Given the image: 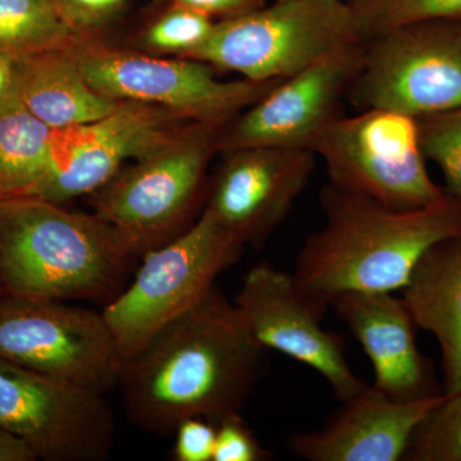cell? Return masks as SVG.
I'll use <instances>...</instances> for the list:
<instances>
[{
	"mask_svg": "<svg viewBox=\"0 0 461 461\" xmlns=\"http://www.w3.org/2000/svg\"><path fill=\"white\" fill-rule=\"evenodd\" d=\"M268 353L214 285L121 364L117 388L135 426L168 436L186 418L215 424L241 411L266 373Z\"/></svg>",
	"mask_w": 461,
	"mask_h": 461,
	"instance_id": "cell-1",
	"label": "cell"
},
{
	"mask_svg": "<svg viewBox=\"0 0 461 461\" xmlns=\"http://www.w3.org/2000/svg\"><path fill=\"white\" fill-rule=\"evenodd\" d=\"M324 223L305 240L296 286L321 308L348 293L402 290L421 257L461 233V199L446 194L432 204L397 211L329 184L321 191Z\"/></svg>",
	"mask_w": 461,
	"mask_h": 461,
	"instance_id": "cell-2",
	"label": "cell"
},
{
	"mask_svg": "<svg viewBox=\"0 0 461 461\" xmlns=\"http://www.w3.org/2000/svg\"><path fill=\"white\" fill-rule=\"evenodd\" d=\"M138 258L96 213H74L33 196L0 200L2 293L108 304Z\"/></svg>",
	"mask_w": 461,
	"mask_h": 461,
	"instance_id": "cell-3",
	"label": "cell"
},
{
	"mask_svg": "<svg viewBox=\"0 0 461 461\" xmlns=\"http://www.w3.org/2000/svg\"><path fill=\"white\" fill-rule=\"evenodd\" d=\"M355 44L364 42L350 2L276 0L215 23L208 39L185 58L267 83Z\"/></svg>",
	"mask_w": 461,
	"mask_h": 461,
	"instance_id": "cell-4",
	"label": "cell"
},
{
	"mask_svg": "<svg viewBox=\"0 0 461 461\" xmlns=\"http://www.w3.org/2000/svg\"><path fill=\"white\" fill-rule=\"evenodd\" d=\"M244 245L211 212L177 238L141 256L129 286L103 308L121 364L211 290L238 262Z\"/></svg>",
	"mask_w": 461,
	"mask_h": 461,
	"instance_id": "cell-5",
	"label": "cell"
},
{
	"mask_svg": "<svg viewBox=\"0 0 461 461\" xmlns=\"http://www.w3.org/2000/svg\"><path fill=\"white\" fill-rule=\"evenodd\" d=\"M221 127L193 123L96 191L95 213L144 256L177 238L204 191Z\"/></svg>",
	"mask_w": 461,
	"mask_h": 461,
	"instance_id": "cell-6",
	"label": "cell"
},
{
	"mask_svg": "<svg viewBox=\"0 0 461 461\" xmlns=\"http://www.w3.org/2000/svg\"><path fill=\"white\" fill-rule=\"evenodd\" d=\"M313 151L332 186L397 211L423 208L447 194L430 178L417 118L402 112L369 108L339 115Z\"/></svg>",
	"mask_w": 461,
	"mask_h": 461,
	"instance_id": "cell-7",
	"label": "cell"
},
{
	"mask_svg": "<svg viewBox=\"0 0 461 461\" xmlns=\"http://www.w3.org/2000/svg\"><path fill=\"white\" fill-rule=\"evenodd\" d=\"M348 100L357 111L417 120L461 108V20L411 23L366 41Z\"/></svg>",
	"mask_w": 461,
	"mask_h": 461,
	"instance_id": "cell-8",
	"label": "cell"
},
{
	"mask_svg": "<svg viewBox=\"0 0 461 461\" xmlns=\"http://www.w3.org/2000/svg\"><path fill=\"white\" fill-rule=\"evenodd\" d=\"M0 357L76 386L117 388L121 360L102 312L0 293Z\"/></svg>",
	"mask_w": 461,
	"mask_h": 461,
	"instance_id": "cell-9",
	"label": "cell"
},
{
	"mask_svg": "<svg viewBox=\"0 0 461 461\" xmlns=\"http://www.w3.org/2000/svg\"><path fill=\"white\" fill-rule=\"evenodd\" d=\"M75 57L87 83L114 102L169 109L193 122L222 127L281 80L222 81L202 60L160 59L76 44Z\"/></svg>",
	"mask_w": 461,
	"mask_h": 461,
	"instance_id": "cell-10",
	"label": "cell"
},
{
	"mask_svg": "<svg viewBox=\"0 0 461 461\" xmlns=\"http://www.w3.org/2000/svg\"><path fill=\"white\" fill-rule=\"evenodd\" d=\"M0 429L45 461H104L115 439L105 393L0 357Z\"/></svg>",
	"mask_w": 461,
	"mask_h": 461,
	"instance_id": "cell-11",
	"label": "cell"
},
{
	"mask_svg": "<svg viewBox=\"0 0 461 461\" xmlns=\"http://www.w3.org/2000/svg\"><path fill=\"white\" fill-rule=\"evenodd\" d=\"M364 44L350 45L284 78L218 131L222 153L249 148L313 151L321 133L342 115L363 62ZM314 153V151H313Z\"/></svg>",
	"mask_w": 461,
	"mask_h": 461,
	"instance_id": "cell-12",
	"label": "cell"
},
{
	"mask_svg": "<svg viewBox=\"0 0 461 461\" xmlns=\"http://www.w3.org/2000/svg\"><path fill=\"white\" fill-rule=\"evenodd\" d=\"M235 304L260 345L320 373L339 402L368 386L346 359L344 339L321 327L327 309L299 290L293 273L269 262L256 264L244 276Z\"/></svg>",
	"mask_w": 461,
	"mask_h": 461,
	"instance_id": "cell-13",
	"label": "cell"
},
{
	"mask_svg": "<svg viewBox=\"0 0 461 461\" xmlns=\"http://www.w3.org/2000/svg\"><path fill=\"white\" fill-rule=\"evenodd\" d=\"M193 123L169 109L124 102L102 120L56 131L53 167L32 196L60 205L96 193L126 160L153 153Z\"/></svg>",
	"mask_w": 461,
	"mask_h": 461,
	"instance_id": "cell-14",
	"label": "cell"
},
{
	"mask_svg": "<svg viewBox=\"0 0 461 461\" xmlns=\"http://www.w3.org/2000/svg\"><path fill=\"white\" fill-rule=\"evenodd\" d=\"M223 154L204 209L244 247L260 248L308 186L317 157L306 149L286 148L239 149Z\"/></svg>",
	"mask_w": 461,
	"mask_h": 461,
	"instance_id": "cell-15",
	"label": "cell"
},
{
	"mask_svg": "<svg viewBox=\"0 0 461 461\" xmlns=\"http://www.w3.org/2000/svg\"><path fill=\"white\" fill-rule=\"evenodd\" d=\"M446 397L442 393L399 402L366 386L321 429L291 435L288 448L308 461L403 460L415 430Z\"/></svg>",
	"mask_w": 461,
	"mask_h": 461,
	"instance_id": "cell-16",
	"label": "cell"
},
{
	"mask_svg": "<svg viewBox=\"0 0 461 461\" xmlns=\"http://www.w3.org/2000/svg\"><path fill=\"white\" fill-rule=\"evenodd\" d=\"M330 306L371 359L377 390L399 402L442 393L415 344L417 327L402 299L393 293H348Z\"/></svg>",
	"mask_w": 461,
	"mask_h": 461,
	"instance_id": "cell-17",
	"label": "cell"
},
{
	"mask_svg": "<svg viewBox=\"0 0 461 461\" xmlns=\"http://www.w3.org/2000/svg\"><path fill=\"white\" fill-rule=\"evenodd\" d=\"M402 291L415 327L441 348L445 395H461V233L427 250Z\"/></svg>",
	"mask_w": 461,
	"mask_h": 461,
	"instance_id": "cell-18",
	"label": "cell"
},
{
	"mask_svg": "<svg viewBox=\"0 0 461 461\" xmlns=\"http://www.w3.org/2000/svg\"><path fill=\"white\" fill-rule=\"evenodd\" d=\"M12 62V87L25 107L54 131L95 122L124 103L105 98L90 86L74 47Z\"/></svg>",
	"mask_w": 461,
	"mask_h": 461,
	"instance_id": "cell-19",
	"label": "cell"
},
{
	"mask_svg": "<svg viewBox=\"0 0 461 461\" xmlns=\"http://www.w3.org/2000/svg\"><path fill=\"white\" fill-rule=\"evenodd\" d=\"M54 133L11 85L0 99V200L32 196L41 187L53 167Z\"/></svg>",
	"mask_w": 461,
	"mask_h": 461,
	"instance_id": "cell-20",
	"label": "cell"
},
{
	"mask_svg": "<svg viewBox=\"0 0 461 461\" xmlns=\"http://www.w3.org/2000/svg\"><path fill=\"white\" fill-rule=\"evenodd\" d=\"M76 44L56 0H0V56L23 59Z\"/></svg>",
	"mask_w": 461,
	"mask_h": 461,
	"instance_id": "cell-21",
	"label": "cell"
},
{
	"mask_svg": "<svg viewBox=\"0 0 461 461\" xmlns=\"http://www.w3.org/2000/svg\"><path fill=\"white\" fill-rule=\"evenodd\" d=\"M350 5L364 44L397 27L461 20V0H351Z\"/></svg>",
	"mask_w": 461,
	"mask_h": 461,
	"instance_id": "cell-22",
	"label": "cell"
},
{
	"mask_svg": "<svg viewBox=\"0 0 461 461\" xmlns=\"http://www.w3.org/2000/svg\"><path fill=\"white\" fill-rule=\"evenodd\" d=\"M406 461H461V395L447 396L412 436Z\"/></svg>",
	"mask_w": 461,
	"mask_h": 461,
	"instance_id": "cell-23",
	"label": "cell"
},
{
	"mask_svg": "<svg viewBox=\"0 0 461 461\" xmlns=\"http://www.w3.org/2000/svg\"><path fill=\"white\" fill-rule=\"evenodd\" d=\"M420 147L444 175L446 193L461 199V108L418 118Z\"/></svg>",
	"mask_w": 461,
	"mask_h": 461,
	"instance_id": "cell-24",
	"label": "cell"
},
{
	"mask_svg": "<svg viewBox=\"0 0 461 461\" xmlns=\"http://www.w3.org/2000/svg\"><path fill=\"white\" fill-rule=\"evenodd\" d=\"M214 25L206 14L181 7L157 21L149 29L145 42L151 50L186 57L208 39Z\"/></svg>",
	"mask_w": 461,
	"mask_h": 461,
	"instance_id": "cell-25",
	"label": "cell"
},
{
	"mask_svg": "<svg viewBox=\"0 0 461 461\" xmlns=\"http://www.w3.org/2000/svg\"><path fill=\"white\" fill-rule=\"evenodd\" d=\"M213 461H268L271 451L264 448L240 412L215 423Z\"/></svg>",
	"mask_w": 461,
	"mask_h": 461,
	"instance_id": "cell-26",
	"label": "cell"
},
{
	"mask_svg": "<svg viewBox=\"0 0 461 461\" xmlns=\"http://www.w3.org/2000/svg\"><path fill=\"white\" fill-rule=\"evenodd\" d=\"M173 459L176 461H213L215 424L204 418H186L175 429Z\"/></svg>",
	"mask_w": 461,
	"mask_h": 461,
	"instance_id": "cell-27",
	"label": "cell"
},
{
	"mask_svg": "<svg viewBox=\"0 0 461 461\" xmlns=\"http://www.w3.org/2000/svg\"><path fill=\"white\" fill-rule=\"evenodd\" d=\"M178 3L181 7L193 9L206 16L226 14L235 17L259 8L258 0H178Z\"/></svg>",
	"mask_w": 461,
	"mask_h": 461,
	"instance_id": "cell-28",
	"label": "cell"
},
{
	"mask_svg": "<svg viewBox=\"0 0 461 461\" xmlns=\"http://www.w3.org/2000/svg\"><path fill=\"white\" fill-rule=\"evenodd\" d=\"M38 460L32 448L16 436L0 429V461Z\"/></svg>",
	"mask_w": 461,
	"mask_h": 461,
	"instance_id": "cell-29",
	"label": "cell"
},
{
	"mask_svg": "<svg viewBox=\"0 0 461 461\" xmlns=\"http://www.w3.org/2000/svg\"><path fill=\"white\" fill-rule=\"evenodd\" d=\"M66 5H71L76 11L87 16H100L113 11L122 0H65Z\"/></svg>",
	"mask_w": 461,
	"mask_h": 461,
	"instance_id": "cell-30",
	"label": "cell"
},
{
	"mask_svg": "<svg viewBox=\"0 0 461 461\" xmlns=\"http://www.w3.org/2000/svg\"><path fill=\"white\" fill-rule=\"evenodd\" d=\"M14 80V62L7 57L0 56V99L5 96Z\"/></svg>",
	"mask_w": 461,
	"mask_h": 461,
	"instance_id": "cell-31",
	"label": "cell"
},
{
	"mask_svg": "<svg viewBox=\"0 0 461 461\" xmlns=\"http://www.w3.org/2000/svg\"><path fill=\"white\" fill-rule=\"evenodd\" d=\"M0 293H2V291H0Z\"/></svg>",
	"mask_w": 461,
	"mask_h": 461,
	"instance_id": "cell-32",
	"label": "cell"
}]
</instances>
